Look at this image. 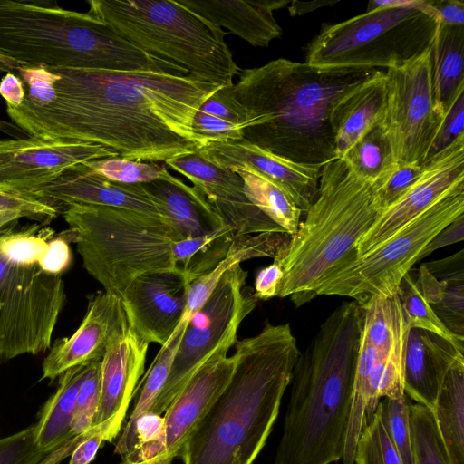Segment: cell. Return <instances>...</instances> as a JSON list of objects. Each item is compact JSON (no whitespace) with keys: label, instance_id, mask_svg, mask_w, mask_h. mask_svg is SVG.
Returning <instances> with one entry per match:
<instances>
[{"label":"cell","instance_id":"6da1fadb","mask_svg":"<svg viewBox=\"0 0 464 464\" xmlns=\"http://www.w3.org/2000/svg\"><path fill=\"white\" fill-rule=\"evenodd\" d=\"M56 97L44 107L26 99L6 105L30 137L92 143L128 160L158 162L197 152L208 142L193 129L203 102L222 86L188 74L50 68Z\"/></svg>","mask_w":464,"mask_h":464},{"label":"cell","instance_id":"7a4b0ae2","mask_svg":"<svg viewBox=\"0 0 464 464\" xmlns=\"http://www.w3.org/2000/svg\"><path fill=\"white\" fill-rule=\"evenodd\" d=\"M381 72L322 69L279 58L240 70L228 89L244 117V140L292 161L323 167L336 160L334 109Z\"/></svg>","mask_w":464,"mask_h":464},{"label":"cell","instance_id":"3957f363","mask_svg":"<svg viewBox=\"0 0 464 464\" xmlns=\"http://www.w3.org/2000/svg\"><path fill=\"white\" fill-rule=\"evenodd\" d=\"M230 381L186 441L183 464H253L272 431L300 354L290 324L237 340Z\"/></svg>","mask_w":464,"mask_h":464},{"label":"cell","instance_id":"277c9868","mask_svg":"<svg viewBox=\"0 0 464 464\" xmlns=\"http://www.w3.org/2000/svg\"><path fill=\"white\" fill-rule=\"evenodd\" d=\"M361 341V307L344 302L296 360L274 464L342 459Z\"/></svg>","mask_w":464,"mask_h":464},{"label":"cell","instance_id":"5b68a950","mask_svg":"<svg viewBox=\"0 0 464 464\" xmlns=\"http://www.w3.org/2000/svg\"><path fill=\"white\" fill-rule=\"evenodd\" d=\"M0 53L25 65L187 74L91 14L44 2L0 0Z\"/></svg>","mask_w":464,"mask_h":464},{"label":"cell","instance_id":"8992f818","mask_svg":"<svg viewBox=\"0 0 464 464\" xmlns=\"http://www.w3.org/2000/svg\"><path fill=\"white\" fill-rule=\"evenodd\" d=\"M382 209L375 185L354 175L343 160L324 165L304 221L274 260L284 272L277 296H291L295 306L313 299L325 275L356 257L355 246Z\"/></svg>","mask_w":464,"mask_h":464},{"label":"cell","instance_id":"52a82bcc","mask_svg":"<svg viewBox=\"0 0 464 464\" xmlns=\"http://www.w3.org/2000/svg\"><path fill=\"white\" fill-rule=\"evenodd\" d=\"M88 14L140 49L218 86L233 85L240 68L227 32L174 0H89Z\"/></svg>","mask_w":464,"mask_h":464},{"label":"cell","instance_id":"ba28073f","mask_svg":"<svg viewBox=\"0 0 464 464\" xmlns=\"http://www.w3.org/2000/svg\"><path fill=\"white\" fill-rule=\"evenodd\" d=\"M70 243H75L87 273L121 298L137 277L179 275L174 250L183 239L167 220L121 208L71 204L63 208ZM180 276V275H179Z\"/></svg>","mask_w":464,"mask_h":464},{"label":"cell","instance_id":"9c48e42d","mask_svg":"<svg viewBox=\"0 0 464 464\" xmlns=\"http://www.w3.org/2000/svg\"><path fill=\"white\" fill-rule=\"evenodd\" d=\"M55 234L38 224L0 234V362L51 348L66 303L62 275L44 266Z\"/></svg>","mask_w":464,"mask_h":464},{"label":"cell","instance_id":"30bf717a","mask_svg":"<svg viewBox=\"0 0 464 464\" xmlns=\"http://www.w3.org/2000/svg\"><path fill=\"white\" fill-rule=\"evenodd\" d=\"M440 21L429 1L372 0L364 14L324 25L308 44L305 63L322 69H387L432 46Z\"/></svg>","mask_w":464,"mask_h":464},{"label":"cell","instance_id":"8fae6325","mask_svg":"<svg viewBox=\"0 0 464 464\" xmlns=\"http://www.w3.org/2000/svg\"><path fill=\"white\" fill-rule=\"evenodd\" d=\"M464 214V190L454 192L359 257L343 263L314 286V295H340L362 304L378 294L397 291L401 278L419 262L429 241Z\"/></svg>","mask_w":464,"mask_h":464},{"label":"cell","instance_id":"7c38bea8","mask_svg":"<svg viewBox=\"0 0 464 464\" xmlns=\"http://www.w3.org/2000/svg\"><path fill=\"white\" fill-rule=\"evenodd\" d=\"M247 276L240 265L227 270L190 317L167 382L148 414L161 416L201 364L225 340L237 335L241 322L258 301L246 290Z\"/></svg>","mask_w":464,"mask_h":464},{"label":"cell","instance_id":"4fadbf2b","mask_svg":"<svg viewBox=\"0 0 464 464\" xmlns=\"http://www.w3.org/2000/svg\"><path fill=\"white\" fill-rule=\"evenodd\" d=\"M386 104L382 123L397 165L423 164L443 116L431 82V47L384 72Z\"/></svg>","mask_w":464,"mask_h":464},{"label":"cell","instance_id":"5bb4252c","mask_svg":"<svg viewBox=\"0 0 464 464\" xmlns=\"http://www.w3.org/2000/svg\"><path fill=\"white\" fill-rule=\"evenodd\" d=\"M237 335L225 340L201 364L164 411L158 440L138 444L119 464H171L233 374L236 357L227 356Z\"/></svg>","mask_w":464,"mask_h":464},{"label":"cell","instance_id":"9a60e30c","mask_svg":"<svg viewBox=\"0 0 464 464\" xmlns=\"http://www.w3.org/2000/svg\"><path fill=\"white\" fill-rule=\"evenodd\" d=\"M118 156L114 150L92 143H67L30 136L0 139V187L31 195L77 165Z\"/></svg>","mask_w":464,"mask_h":464},{"label":"cell","instance_id":"2e32d148","mask_svg":"<svg viewBox=\"0 0 464 464\" xmlns=\"http://www.w3.org/2000/svg\"><path fill=\"white\" fill-rule=\"evenodd\" d=\"M464 190V135L424 163L413 186L382 209L355 246L356 257L381 245L447 196Z\"/></svg>","mask_w":464,"mask_h":464},{"label":"cell","instance_id":"e0dca14e","mask_svg":"<svg viewBox=\"0 0 464 464\" xmlns=\"http://www.w3.org/2000/svg\"><path fill=\"white\" fill-rule=\"evenodd\" d=\"M149 343L129 326L121 324L101 363L98 411L88 433L111 442L121 431L135 387L143 374Z\"/></svg>","mask_w":464,"mask_h":464},{"label":"cell","instance_id":"ac0fdd59","mask_svg":"<svg viewBox=\"0 0 464 464\" xmlns=\"http://www.w3.org/2000/svg\"><path fill=\"white\" fill-rule=\"evenodd\" d=\"M165 164L192 182L236 237L283 231L249 200L243 180L236 172L212 164L197 152L166 160Z\"/></svg>","mask_w":464,"mask_h":464},{"label":"cell","instance_id":"d6986e66","mask_svg":"<svg viewBox=\"0 0 464 464\" xmlns=\"http://www.w3.org/2000/svg\"><path fill=\"white\" fill-rule=\"evenodd\" d=\"M197 153L219 168L259 175L282 189L302 212L309 209L318 195L322 167L292 161L244 139L210 142Z\"/></svg>","mask_w":464,"mask_h":464},{"label":"cell","instance_id":"ffe728a7","mask_svg":"<svg viewBox=\"0 0 464 464\" xmlns=\"http://www.w3.org/2000/svg\"><path fill=\"white\" fill-rule=\"evenodd\" d=\"M188 287L181 276L169 272L134 279L120 298L130 328L149 344H165L184 314Z\"/></svg>","mask_w":464,"mask_h":464},{"label":"cell","instance_id":"44dd1931","mask_svg":"<svg viewBox=\"0 0 464 464\" xmlns=\"http://www.w3.org/2000/svg\"><path fill=\"white\" fill-rule=\"evenodd\" d=\"M126 319L119 297L105 291L92 295L76 331L51 345L43 362L42 379L54 380L74 366L102 360L109 343Z\"/></svg>","mask_w":464,"mask_h":464},{"label":"cell","instance_id":"7402d4cb","mask_svg":"<svg viewBox=\"0 0 464 464\" xmlns=\"http://www.w3.org/2000/svg\"><path fill=\"white\" fill-rule=\"evenodd\" d=\"M31 195L53 204L58 209L59 207L64 208L71 204L113 207L160 218L169 222L140 184L111 181L84 163L68 169Z\"/></svg>","mask_w":464,"mask_h":464},{"label":"cell","instance_id":"603a6c76","mask_svg":"<svg viewBox=\"0 0 464 464\" xmlns=\"http://www.w3.org/2000/svg\"><path fill=\"white\" fill-rule=\"evenodd\" d=\"M464 349L429 331L411 328L403 361L404 394L432 411L450 368L464 359Z\"/></svg>","mask_w":464,"mask_h":464},{"label":"cell","instance_id":"cb8c5ba5","mask_svg":"<svg viewBox=\"0 0 464 464\" xmlns=\"http://www.w3.org/2000/svg\"><path fill=\"white\" fill-rule=\"evenodd\" d=\"M180 4L218 27L241 37L251 45L266 47L282 35L274 11L290 4L287 0H179Z\"/></svg>","mask_w":464,"mask_h":464},{"label":"cell","instance_id":"d4e9b609","mask_svg":"<svg viewBox=\"0 0 464 464\" xmlns=\"http://www.w3.org/2000/svg\"><path fill=\"white\" fill-rule=\"evenodd\" d=\"M140 186L183 238L202 236L225 225L193 187L169 172Z\"/></svg>","mask_w":464,"mask_h":464},{"label":"cell","instance_id":"484cf974","mask_svg":"<svg viewBox=\"0 0 464 464\" xmlns=\"http://www.w3.org/2000/svg\"><path fill=\"white\" fill-rule=\"evenodd\" d=\"M361 307V342L372 347L377 353L401 372L410 325L397 294H378Z\"/></svg>","mask_w":464,"mask_h":464},{"label":"cell","instance_id":"4316f807","mask_svg":"<svg viewBox=\"0 0 464 464\" xmlns=\"http://www.w3.org/2000/svg\"><path fill=\"white\" fill-rule=\"evenodd\" d=\"M291 235L283 231H266L236 237L225 257L209 272L188 287L187 303L179 323H188L209 297L223 274L243 261L272 257L278 259L289 245Z\"/></svg>","mask_w":464,"mask_h":464},{"label":"cell","instance_id":"83f0119b","mask_svg":"<svg viewBox=\"0 0 464 464\" xmlns=\"http://www.w3.org/2000/svg\"><path fill=\"white\" fill-rule=\"evenodd\" d=\"M385 104V75L382 72L337 105L332 115L336 159H342L382 118Z\"/></svg>","mask_w":464,"mask_h":464},{"label":"cell","instance_id":"f1b7e54d","mask_svg":"<svg viewBox=\"0 0 464 464\" xmlns=\"http://www.w3.org/2000/svg\"><path fill=\"white\" fill-rule=\"evenodd\" d=\"M92 362L74 366L59 376V385L38 414L35 443L44 452H52L71 440V426L80 386Z\"/></svg>","mask_w":464,"mask_h":464},{"label":"cell","instance_id":"f546056e","mask_svg":"<svg viewBox=\"0 0 464 464\" xmlns=\"http://www.w3.org/2000/svg\"><path fill=\"white\" fill-rule=\"evenodd\" d=\"M431 82L436 108L444 117L464 90V25H439L431 46Z\"/></svg>","mask_w":464,"mask_h":464},{"label":"cell","instance_id":"4dcf8cb0","mask_svg":"<svg viewBox=\"0 0 464 464\" xmlns=\"http://www.w3.org/2000/svg\"><path fill=\"white\" fill-rule=\"evenodd\" d=\"M431 411L450 464H464V359L448 371Z\"/></svg>","mask_w":464,"mask_h":464},{"label":"cell","instance_id":"1f68e13d","mask_svg":"<svg viewBox=\"0 0 464 464\" xmlns=\"http://www.w3.org/2000/svg\"><path fill=\"white\" fill-rule=\"evenodd\" d=\"M186 324V323H179L168 342L160 346L159 353L150 364L143 379L140 395L135 408L115 445V454L123 456L137 445V421L149 413L160 396L167 382L174 357L184 334Z\"/></svg>","mask_w":464,"mask_h":464},{"label":"cell","instance_id":"d6a6232c","mask_svg":"<svg viewBox=\"0 0 464 464\" xmlns=\"http://www.w3.org/2000/svg\"><path fill=\"white\" fill-rule=\"evenodd\" d=\"M412 276L443 325L464 340V274L437 279L422 265Z\"/></svg>","mask_w":464,"mask_h":464},{"label":"cell","instance_id":"836d02e7","mask_svg":"<svg viewBox=\"0 0 464 464\" xmlns=\"http://www.w3.org/2000/svg\"><path fill=\"white\" fill-rule=\"evenodd\" d=\"M381 120L340 159L354 175L372 184L383 182L398 166Z\"/></svg>","mask_w":464,"mask_h":464},{"label":"cell","instance_id":"e575fe53","mask_svg":"<svg viewBox=\"0 0 464 464\" xmlns=\"http://www.w3.org/2000/svg\"><path fill=\"white\" fill-rule=\"evenodd\" d=\"M249 200L289 235L296 233L302 210L278 187L246 169H237Z\"/></svg>","mask_w":464,"mask_h":464},{"label":"cell","instance_id":"d590c367","mask_svg":"<svg viewBox=\"0 0 464 464\" xmlns=\"http://www.w3.org/2000/svg\"><path fill=\"white\" fill-rule=\"evenodd\" d=\"M397 294L411 328L437 334L464 349V340L450 333L440 321L416 285L411 271L401 278Z\"/></svg>","mask_w":464,"mask_h":464},{"label":"cell","instance_id":"8d00e7d4","mask_svg":"<svg viewBox=\"0 0 464 464\" xmlns=\"http://www.w3.org/2000/svg\"><path fill=\"white\" fill-rule=\"evenodd\" d=\"M410 423L415 464H450L432 411L419 403H411Z\"/></svg>","mask_w":464,"mask_h":464},{"label":"cell","instance_id":"74e56055","mask_svg":"<svg viewBox=\"0 0 464 464\" xmlns=\"http://www.w3.org/2000/svg\"><path fill=\"white\" fill-rule=\"evenodd\" d=\"M410 405L405 394L398 399L383 398L378 404L382 424L402 464H415Z\"/></svg>","mask_w":464,"mask_h":464},{"label":"cell","instance_id":"f35d334b","mask_svg":"<svg viewBox=\"0 0 464 464\" xmlns=\"http://www.w3.org/2000/svg\"><path fill=\"white\" fill-rule=\"evenodd\" d=\"M354 464H402L382 424L379 407L362 429L355 448Z\"/></svg>","mask_w":464,"mask_h":464},{"label":"cell","instance_id":"ab89813d","mask_svg":"<svg viewBox=\"0 0 464 464\" xmlns=\"http://www.w3.org/2000/svg\"><path fill=\"white\" fill-rule=\"evenodd\" d=\"M104 178L124 184H142L162 179L169 172L165 165L125 158L110 157L85 162Z\"/></svg>","mask_w":464,"mask_h":464},{"label":"cell","instance_id":"60d3db41","mask_svg":"<svg viewBox=\"0 0 464 464\" xmlns=\"http://www.w3.org/2000/svg\"><path fill=\"white\" fill-rule=\"evenodd\" d=\"M101 363L102 360L91 363L80 386L71 426V439L87 432L96 417L100 402Z\"/></svg>","mask_w":464,"mask_h":464},{"label":"cell","instance_id":"b9f144b4","mask_svg":"<svg viewBox=\"0 0 464 464\" xmlns=\"http://www.w3.org/2000/svg\"><path fill=\"white\" fill-rule=\"evenodd\" d=\"M51 452L35 443V425L0 439V464H43Z\"/></svg>","mask_w":464,"mask_h":464},{"label":"cell","instance_id":"7bdbcfd3","mask_svg":"<svg viewBox=\"0 0 464 464\" xmlns=\"http://www.w3.org/2000/svg\"><path fill=\"white\" fill-rule=\"evenodd\" d=\"M15 72L27 86L25 99L33 105L44 107L54 101V83L58 79L56 72L41 65H22Z\"/></svg>","mask_w":464,"mask_h":464},{"label":"cell","instance_id":"ee69618b","mask_svg":"<svg viewBox=\"0 0 464 464\" xmlns=\"http://www.w3.org/2000/svg\"><path fill=\"white\" fill-rule=\"evenodd\" d=\"M464 90H461L449 111L431 142L424 163L447 149L460 136L464 135Z\"/></svg>","mask_w":464,"mask_h":464},{"label":"cell","instance_id":"f6af8a7d","mask_svg":"<svg viewBox=\"0 0 464 464\" xmlns=\"http://www.w3.org/2000/svg\"><path fill=\"white\" fill-rule=\"evenodd\" d=\"M423 169L424 164L398 165L383 182L374 184L383 209L400 199L419 179Z\"/></svg>","mask_w":464,"mask_h":464},{"label":"cell","instance_id":"bcb514c9","mask_svg":"<svg viewBox=\"0 0 464 464\" xmlns=\"http://www.w3.org/2000/svg\"><path fill=\"white\" fill-rule=\"evenodd\" d=\"M193 129L208 143L243 139L240 125L204 112L200 109L194 116Z\"/></svg>","mask_w":464,"mask_h":464},{"label":"cell","instance_id":"7dc6e473","mask_svg":"<svg viewBox=\"0 0 464 464\" xmlns=\"http://www.w3.org/2000/svg\"><path fill=\"white\" fill-rule=\"evenodd\" d=\"M0 209H17L26 218L35 219H52L59 209L44 200L32 195L6 190L0 187Z\"/></svg>","mask_w":464,"mask_h":464},{"label":"cell","instance_id":"c3c4849f","mask_svg":"<svg viewBox=\"0 0 464 464\" xmlns=\"http://www.w3.org/2000/svg\"><path fill=\"white\" fill-rule=\"evenodd\" d=\"M229 86H222L208 98L200 110L208 114L237 123L242 127L244 117L229 92Z\"/></svg>","mask_w":464,"mask_h":464},{"label":"cell","instance_id":"681fc988","mask_svg":"<svg viewBox=\"0 0 464 464\" xmlns=\"http://www.w3.org/2000/svg\"><path fill=\"white\" fill-rule=\"evenodd\" d=\"M65 230L51 239L44 256V269L53 275H62L71 265L72 255Z\"/></svg>","mask_w":464,"mask_h":464},{"label":"cell","instance_id":"f907efd6","mask_svg":"<svg viewBox=\"0 0 464 464\" xmlns=\"http://www.w3.org/2000/svg\"><path fill=\"white\" fill-rule=\"evenodd\" d=\"M283 278L282 267L274 261L258 271L255 279L253 295L257 300H268L277 296Z\"/></svg>","mask_w":464,"mask_h":464},{"label":"cell","instance_id":"816d5d0a","mask_svg":"<svg viewBox=\"0 0 464 464\" xmlns=\"http://www.w3.org/2000/svg\"><path fill=\"white\" fill-rule=\"evenodd\" d=\"M464 239V214L440 229L423 248L419 261L430 256L439 248L452 245Z\"/></svg>","mask_w":464,"mask_h":464},{"label":"cell","instance_id":"f5cc1de1","mask_svg":"<svg viewBox=\"0 0 464 464\" xmlns=\"http://www.w3.org/2000/svg\"><path fill=\"white\" fill-rule=\"evenodd\" d=\"M429 3L438 14L440 25H464V3L462 1L429 0Z\"/></svg>","mask_w":464,"mask_h":464},{"label":"cell","instance_id":"db71d44e","mask_svg":"<svg viewBox=\"0 0 464 464\" xmlns=\"http://www.w3.org/2000/svg\"><path fill=\"white\" fill-rule=\"evenodd\" d=\"M437 279L464 274V249L445 259L424 264Z\"/></svg>","mask_w":464,"mask_h":464},{"label":"cell","instance_id":"11a10c76","mask_svg":"<svg viewBox=\"0 0 464 464\" xmlns=\"http://www.w3.org/2000/svg\"><path fill=\"white\" fill-rule=\"evenodd\" d=\"M0 95L6 105L20 106L25 99L24 82L14 72L5 73L0 81Z\"/></svg>","mask_w":464,"mask_h":464},{"label":"cell","instance_id":"9f6ffc18","mask_svg":"<svg viewBox=\"0 0 464 464\" xmlns=\"http://www.w3.org/2000/svg\"><path fill=\"white\" fill-rule=\"evenodd\" d=\"M99 434H94L80 442L72 450L69 464H90L103 442Z\"/></svg>","mask_w":464,"mask_h":464},{"label":"cell","instance_id":"6f0895ef","mask_svg":"<svg viewBox=\"0 0 464 464\" xmlns=\"http://www.w3.org/2000/svg\"><path fill=\"white\" fill-rule=\"evenodd\" d=\"M339 1L315 0L310 2L291 1L288 11L292 16L302 15L324 6H333Z\"/></svg>","mask_w":464,"mask_h":464},{"label":"cell","instance_id":"680465c9","mask_svg":"<svg viewBox=\"0 0 464 464\" xmlns=\"http://www.w3.org/2000/svg\"><path fill=\"white\" fill-rule=\"evenodd\" d=\"M24 217L26 218L25 214L17 209H0V234L7 228L9 224Z\"/></svg>","mask_w":464,"mask_h":464},{"label":"cell","instance_id":"91938a15","mask_svg":"<svg viewBox=\"0 0 464 464\" xmlns=\"http://www.w3.org/2000/svg\"><path fill=\"white\" fill-rule=\"evenodd\" d=\"M22 65H25L0 53V73L14 72Z\"/></svg>","mask_w":464,"mask_h":464}]
</instances>
